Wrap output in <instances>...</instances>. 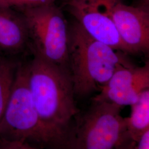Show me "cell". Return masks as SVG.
Instances as JSON below:
<instances>
[{
  "label": "cell",
  "instance_id": "6da1fadb",
  "mask_svg": "<svg viewBox=\"0 0 149 149\" xmlns=\"http://www.w3.org/2000/svg\"><path fill=\"white\" fill-rule=\"evenodd\" d=\"M33 55L29 87L50 148L69 149L80 114L70 72Z\"/></svg>",
  "mask_w": 149,
  "mask_h": 149
},
{
  "label": "cell",
  "instance_id": "7a4b0ae2",
  "mask_svg": "<svg viewBox=\"0 0 149 149\" xmlns=\"http://www.w3.org/2000/svg\"><path fill=\"white\" fill-rule=\"evenodd\" d=\"M127 55L92 37L74 19L69 24L68 62L75 97L100 92L120 66L133 65Z\"/></svg>",
  "mask_w": 149,
  "mask_h": 149
},
{
  "label": "cell",
  "instance_id": "3957f363",
  "mask_svg": "<svg viewBox=\"0 0 149 149\" xmlns=\"http://www.w3.org/2000/svg\"><path fill=\"white\" fill-rule=\"evenodd\" d=\"M28 76L29 62H18L0 123V140L50 149L29 90Z\"/></svg>",
  "mask_w": 149,
  "mask_h": 149
},
{
  "label": "cell",
  "instance_id": "277c9868",
  "mask_svg": "<svg viewBox=\"0 0 149 149\" xmlns=\"http://www.w3.org/2000/svg\"><path fill=\"white\" fill-rule=\"evenodd\" d=\"M15 10L25 20L32 54L69 72V23L61 8L53 3Z\"/></svg>",
  "mask_w": 149,
  "mask_h": 149
},
{
  "label": "cell",
  "instance_id": "5b68a950",
  "mask_svg": "<svg viewBox=\"0 0 149 149\" xmlns=\"http://www.w3.org/2000/svg\"><path fill=\"white\" fill-rule=\"evenodd\" d=\"M122 108L92 100L88 109L79 116L69 149H119L131 139Z\"/></svg>",
  "mask_w": 149,
  "mask_h": 149
},
{
  "label": "cell",
  "instance_id": "8992f818",
  "mask_svg": "<svg viewBox=\"0 0 149 149\" xmlns=\"http://www.w3.org/2000/svg\"><path fill=\"white\" fill-rule=\"evenodd\" d=\"M117 0H67L64 6L92 37L126 54L131 53L123 43L112 17Z\"/></svg>",
  "mask_w": 149,
  "mask_h": 149
},
{
  "label": "cell",
  "instance_id": "52a82bcc",
  "mask_svg": "<svg viewBox=\"0 0 149 149\" xmlns=\"http://www.w3.org/2000/svg\"><path fill=\"white\" fill-rule=\"evenodd\" d=\"M148 88L149 61L141 66L134 65L120 66L92 100L106 102L122 108L130 106Z\"/></svg>",
  "mask_w": 149,
  "mask_h": 149
},
{
  "label": "cell",
  "instance_id": "ba28073f",
  "mask_svg": "<svg viewBox=\"0 0 149 149\" xmlns=\"http://www.w3.org/2000/svg\"><path fill=\"white\" fill-rule=\"evenodd\" d=\"M112 12L118 33L131 54L149 53V11L117 0Z\"/></svg>",
  "mask_w": 149,
  "mask_h": 149
},
{
  "label": "cell",
  "instance_id": "9c48e42d",
  "mask_svg": "<svg viewBox=\"0 0 149 149\" xmlns=\"http://www.w3.org/2000/svg\"><path fill=\"white\" fill-rule=\"evenodd\" d=\"M28 43L27 26L21 13L0 7V53H19L28 48Z\"/></svg>",
  "mask_w": 149,
  "mask_h": 149
},
{
  "label": "cell",
  "instance_id": "30bf717a",
  "mask_svg": "<svg viewBox=\"0 0 149 149\" xmlns=\"http://www.w3.org/2000/svg\"><path fill=\"white\" fill-rule=\"evenodd\" d=\"M130 107V114L125 118V120L128 134L135 141L149 129V88L144 91L138 100Z\"/></svg>",
  "mask_w": 149,
  "mask_h": 149
},
{
  "label": "cell",
  "instance_id": "8fae6325",
  "mask_svg": "<svg viewBox=\"0 0 149 149\" xmlns=\"http://www.w3.org/2000/svg\"><path fill=\"white\" fill-rule=\"evenodd\" d=\"M18 64L14 60L0 59V123L10 95Z\"/></svg>",
  "mask_w": 149,
  "mask_h": 149
},
{
  "label": "cell",
  "instance_id": "7c38bea8",
  "mask_svg": "<svg viewBox=\"0 0 149 149\" xmlns=\"http://www.w3.org/2000/svg\"><path fill=\"white\" fill-rule=\"evenodd\" d=\"M57 0H0V7L17 9L55 3Z\"/></svg>",
  "mask_w": 149,
  "mask_h": 149
},
{
  "label": "cell",
  "instance_id": "4fadbf2b",
  "mask_svg": "<svg viewBox=\"0 0 149 149\" xmlns=\"http://www.w3.org/2000/svg\"><path fill=\"white\" fill-rule=\"evenodd\" d=\"M0 149H42L30 144L19 141L0 140Z\"/></svg>",
  "mask_w": 149,
  "mask_h": 149
},
{
  "label": "cell",
  "instance_id": "5bb4252c",
  "mask_svg": "<svg viewBox=\"0 0 149 149\" xmlns=\"http://www.w3.org/2000/svg\"><path fill=\"white\" fill-rule=\"evenodd\" d=\"M133 149H149V129L134 141Z\"/></svg>",
  "mask_w": 149,
  "mask_h": 149
},
{
  "label": "cell",
  "instance_id": "9a60e30c",
  "mask_svg": "<svg viewBox=\"0 0 149 149\" xmlns=\"http://www.w3.org/2000/svg\"><path fill=\"white\" fill-rule=\"evenodd\" d=\"M134 6L149 11V0H136L135 5Z\"/></svg>",
  "mask_w": 149,
  "mask_h": 149
},
{
  "label": "cell",
  "instance_id": "2e32d148",
  "mask_svg": "<svg viewBox=\"0 0 149 149\" xmlns=\"http://www.w3.org/2000/svg\"><path fill=\"white\" fill-rule=\"evenodd\" d=\"M134 143V141L130 139L118 149H133Z\"/></svg>",
  "mask_w": 149,
  "mask_h": 149
}]
</instances>
